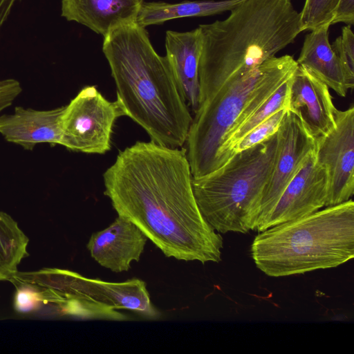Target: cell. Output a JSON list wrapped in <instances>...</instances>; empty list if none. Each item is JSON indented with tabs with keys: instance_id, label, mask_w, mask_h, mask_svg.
I'll list each match as a JSON object with an SVG mask.
<instances>
[{
	"instance_id": "obj_1",
	"label": "cell",
	"mask_w": 354,
	"mask_h": 354,
	"mask_svg": "<svg viewBox=\"0 0 354 354\" xmlns=\"http://www.w3.org/2000/svg\"><path fill=\"white\" fill-rule=\"evenodd\" d=\"M104 195L167 257L221 261L223 241L197 205L186 149L137 142L103 174Z\"/></svg>"
},
{
	"instance_id": "obj_21",
	"label": "cell",
	"mask_w": 354,
	"mask_h": 354,
	"mask_svg": "<svg viewBox=\"0 0 354 354\" xmlns=\"http://www.w3.org/2000/svg\"><path fill=\"white\" fill-rule=\"evenodd\" d=\"M338 1L305 0L299 12L301 31H310L325 24L332 25Z\"/></svg>"
},
{
	"instance_id": "obj_4",
	"label": "cell",
	"mask_w": 354,
	"mask_h": 354,
	"mask_svg": "<svg viewBox=\"0 0 354 354\" xmlns=\"http://www.w3.org/2000/svg\"><path fill=\"white\" fill-rule=\"evenodd\" d=\"M250 254L257 268L273 277L335 268L351 260L353 201L260 232L251 244Z\"/></svg>"
},
{
	"instance_id": "obj_15",
	"label": "cell",
	"mask_w": 354,
	"mask_h": 354,
	"mask_svg": "<svg viewBox=\"0 0 354 354\" xmlns=\"http://www.w3.org/2000/svg\"><path fill=\"white\" fill-rule=\"evenodd\" d=\"M144 0H61V15L105 37L112 30L136 22Z\"/></svg>"
},
{
	"instance_id": "obj_8",
	"label": "cell",
	"mask_w": 354,
	"mask_h": 354,
	"mask_svg": "<svg viewBox=\"0 0 354 354\" xmlns=\"http://www.w3.org/2000/svg\"><path fill=\"white\" fill-rule=\"evenodd\" d=\"M124 111L116 100H107L95 86H87L64 106L62 146L75 151L103 154L111 149L115 122Z\"/></svg>"
},
{
	"instance_id": "obj_10",
	"label": "cell",
	"mask_w": 354,
	"mask_h": 354,
	"mask_svg": "<svg viewBox=\"0 0 354 354\" xmlns=\"http://www.w3.org/2000/svg\"><path fill=\"white\" fill-rule=\"evenodd\" d=\"M335 128L316 140L315 155L328 174L326 207L351 199L354 193V106L335 112Z\"/></svg>"
},
{
	"instance_id": "obj_24",
	"label": "cell",
	"mask_w": 354,
	"mask_h": 354,
	"mask_svg": "<svg viewBox=\"0 0 354 354\" xmlns=\"http://www.w3.org/2000/svg\"><path fill=\"white\" fill-rule=\"evenodd\" d=\"M22 91L20 83L15 79L0 80V113L8 108Z\"/></svg>"
},
{
	"instance_id": "obj_7",
	"label": "cell",
	"mask_w": 354,
	"mask_h": 354,
	"mask_svg": "<svg viewBox=\"0 0 354 354\" xmlns=\"http://www.w3.org/2000/svg\"><path fill=\"white\" fill-rule=\"evenodd\" d=\"M10 281L13 284L33 283L115 310H131L146 319L156 320L161 315L151 301L145 282L137 278L108 282L87 278L68 270L45 268L37 271H17Z\"/></svg>"
},
{
	"instance_id": "obj_9",
	"label": "cell",
	"mask_w": 354,
	"mask_h": 354,
	"mask_svg": "<svg viewBox=\"0 0 354 354\" xmlns=\"http://www.w3.org/2000/svg\"><path fill=\"white\" fill-rule=\"evenodd\" d=\"M277 137V156L271 176L263 192L256 231L316 147V140L306 131L299 117L289 110L283 118Z\"/></svg>"
},
{
	"instance_id": "obj_16",
	"label": "cell",
	"mask_w": 354,
	"mask_h": 354,
	"mask_svg": "<svg viewBox=\"0 0 354 354\" xmlns=\"http://www.w3.org/2000/svg\"><path fill=\"white\" fill-rule=\"evenodd\" d=\"M166 58L187 104L195 113L199 103L198 65L201 39L199 28L190 31L167 30Z\"/></svg>"
},
{
	"instance_id": "obj_20",
	"label": "cell",
	"mask_w": 354,
	"mask_h": 354,
	"mask_svg": "<svg viewBox=\"0 0 354 354\" xmlns=\"http://www.w3.org/2000/svg\"><path fill=\"white\" fill-rule=\"evenodd\" d=\"M290 79L238 128L227 133L222 142L218 156V169L230 158L233 147L247 133L279 110L288 109Z\"/></svg>"
},
{
	"instance_id": "obj_18",
	"label": "cell",
	"mask_w": 354,
	"mask_h": 354,
	"mask_svg": "<svg viewBox=\"0 0 354 354\" xmlns=\"http://www.w3.org/2000/svg\"><path fill=\"white\" fill-rule=\"evenodd\" d=\"M243 0H196L170 3L163 1H144L136 23L144 28L162 24L167 21L195 17H207L230 11Z\"/></svg>"
},
{
	"instance_id": "obj_11",
	"label": "cell",
	"mask_w": 354,
	"mask_h": 354,
	"mask_svg": "<svg viewBox=\"0 0 354 354\" xmlns=\"http://www.w3.org/2000/svg\"><path fill=\"white\" fill-rule=\"evenodd\" d=\"M328 183L327 169L317 162L315 149L285 188L257 232L309 215L326 207Z\"/></svg>"
},
{
	"instance_id": "obj_25",
	"label": "cell",
	"mask_w": 354,
	"mask_h": 354,
	"mask_svg": "<svg viewBox=\"0 0 354 354\" xmlns=\"http://www.w3.org/2000/svg\"><path fill=\"white\" fill-rule=\"evenodd\" d=\"M344 23L352 26L354 24V0H339L332 24Z\"/></svg>"
},
{
	"instance_id": "obj_5",
	"label": "cell",
	"mask_w": 354,
	"mask_h": 354,
	"mask_svg": "<svg viewBox=\"0 0 354 354\" xmlns=\"http://www.w3.org/2000/svg\"><path fill=\"white\" fill-rule=\"evenodd\" d=\"M278 146L277 132L234 153L219 169L192 178V187L205 221L218 232L255 230L263 192L271 176Z\"/></svg>"
},
{
	"instance_id": "obj_12",
	"label": "cell",
	"mask_w": 354,
	"mask_h": 354,
	"mask_svg": "<svg viewBox=\"0 0 354 354\" xmlns=\"http://www.w3.org/2000/svg\"><path fill=\"white\" fill-rule=\"evenodd\" d=\"M336 109L329 88L298 65L290 79L287 110L297 115L309 134L317 140L335 128Z\"/></svg>"
},
{
	"instance_id": "obj_17",
	"label": "cell",
	"mask_w": 354,
	"mask_h": 354,
	"mask_svg": "<svg viewBox=\"0 0 354 354\" xmlns=\"http://www.w3.org/2000/svg\"><path fill=\"white\" fill-rule=\"evenodd\" d=\"M330 24L310 30L305 37L298 65L332 88L341 97H345L354 86V76L344 67L331 48L328 39Z\"/></svg>"
},
{
	"instance_id": "obj_13",
	"label": "cell",
	"mask_w": 354,
	"mask_h": 354,
	"mask_svg": "<svg viewBox=\"0 0 354 354\" xmlns=\"http://www.w3.org/2000/svg\"><path fill=\"white\" fill-rule=\"evenodd\" d=\"M147 240L135 224L118 216L107 227L91 234L86 248L100 266L120 272L139 261Z\"/></svg>"
},
{
	"instance_id": "obj_2",
	"label": "cell",
	"mask_w": 354,
	"mask_h": 354,
	"mask_svg": "<svg viewBox=\"0 0 354 354\" xmlns=\"http://www.w3.org/2000/svg\"><path fill=\"white\" fill-rule=\"evenodd\" d=\"M125 115L161 146L185 143L192 117L166 57L155 50L146 28L136 22L109 32L102 44Z\"/></svg>"
},
{
	"instance_id": "obj_22",
	"label": "cell",
	"mask_w": 354,
	"mask_h": 354,
	"mask_svg": "<svg viewBox=\"0 0 354 354\" xmlns=\"http://www.w3.org/2000/svg\"><path fill=\"white\" fill-rule=\"evenodd\" d=\"M286 111V109L279 110L251 130L233 147L230 157L235 153L262 142L276 133Z\"/></svg>"
},
{
	"instance_id": "obj_26",
	"label": "cell",
	"mask_w": 354,
	"mask_h": 354,
	"mask_svg": "<svg viewBox=\"0 0 354 354\" xmlns=\"http://www.w3.org/2000/svg\"><path fill=\"white\" fill-rule=\"evenodd\" d=\"M17 1V0H0V27L8 19Z\"/></svg>"
},
{
	"instance_id": "obj_3",
	"label": "cell",
	"mask_w": 354,
	"mask_h": 354,
	"mask_svg": "<svg viewBox=\"0 0 354 354\" xmlns=\"http://www.w3.org/2000/svg\"><path fill=\"white\" fill-rule=\"evenodd\" d=\"M230 11L225 19L198 26V107L230 79L274 57L302 32L292 0H243Z\"/></svg>"
},
{
	"instance_id": "obj_23",
	"label": "cell",
	"mask_w": 354,
	"mask_h": 354,
	"mask_svg": "<svg viewBox=\"0 0 354 354\" xmlns=\"http://www.w3.org/2000/svg\"><path fill=\"white\" fill-rule=\"evenodd\" d=\"M351 26L343 27L341 35L335 40L331 48L345 69L354 76V34Z\"/></svg>"
},
{
	"instance_id": "obj_6",
	"label": "cell",
	"mask_w": 354,
	"mask_h": 354,
	"mask_svg": "<svg viewBox=\"0 0 354 354\" xmlns=\"http://www.w3.org/2000/svg\"><path fill=\"white\" fill-rule=\"evenodd\" d=\"M297 66L290 55L274 56L230 79L198 107L185 142L192 178L203 177L218 169V156L223 139L244 109L265 88L288 81Z\"/></svg>"
},
{
	"instance_id": "obj_19",
	"label": "cell",
	"mask_w": 354,
	"mask_h": 354,
	"mask_svg": "<svg viewBox=\"0 0 354 354\" xmlns=\"http://www.w3.org/2000/svg\"><path fill=\"white\" fill-rule=\"evenodd\" d=\"M29 239L17 222L0 211V281H9L29 254Z\"/></svg>"
},
{
	"instance_id": "obj_14",
	"label": "cell",
	"mask_w": 354,
	"mask_h": 354,
	"mask_svg": "<svg viewBox=\"0 0 354 354\" xmlns=\"http://www.w3.org/2000/svg\"><path fill=\"white\" fill-rule=\"evenodd\" d=\"M64 106L49 110L15 107L0 115V134L9 142L32 150L41 143L62 145L61 116Z\"/></svg>"
}]
</instances>
